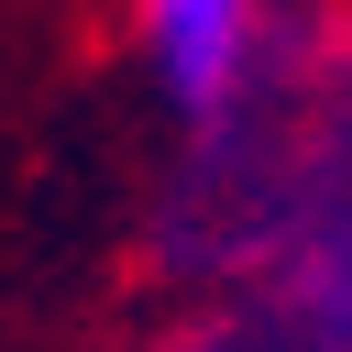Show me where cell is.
I'll use <instances>...</instances> for the list:
<instances>
[{
  "instance_id": "obj_1",
  "label": "cell",
  "mask_w": 352,
  "mask_h": 352,
  "mask_svg": "<svg viewBox=\"0 0 352 352\" xmlns=\"http://www.w3.org/2000/svg\"><path fill=\"white\" fill-rule=\"evenodd\" d=\"M352 198V11H275L253 77L187 121L176 176L143 209V253L176 286H242L286 264Z\"/></svg>"
},
{
  "instance_id": "obj_3",
  "label": "cell",
  "mask_w": 352,
  "mask_h": 352,
  "mask_svg": "<svg viewBox=\"0 0 352 352\" xmlns=\"http://www.w3.org/2000/svg\"><path fill=\"white\" fill-rule=\"evenodd\" d=\"M264 22H275V0H143V66L176 99V121H209L253 77Z\"/></svg>"
},
{
  "instance_id": "obj_2",
  "label": "cell",
  "mask_w": 352,
  "mask_h": 352,
  "mask_svg": "<svg viewBox=\"0 0 352 352\" xmlns=\"http://www.w3.org/2000/svg\"><path fill=\"white\" fill-rule=\"evenodd\" d=\"M154 352H352V308L297 264H264L242 286H209Z\"/></svg>"
}]
</instances>
